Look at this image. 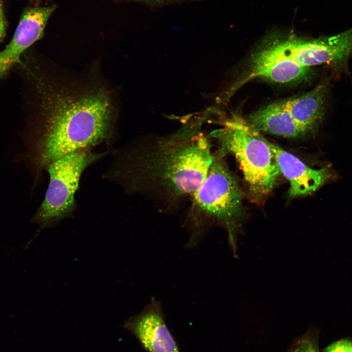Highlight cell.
<instances>
[{"label":"cell","mask_w":352,"mask_h":352,"mask_svg":"<svg viewBox=\"0 0 352 352\" xmlns=\"http://www.w3.org/2000/svg\"><path fill=\"white\" fill-rule=\"evenodd\" d=\"M124 327L149 352H180L166 324L160 303L154 298L140 313L129 318Z\"/></svg>","instance_id":"ba28073f"},{"label":"cell","mask_w":352,"mask_h":352,"mask_svg":"<svg viewBox=\"0 0 352 352\" xmlns=\"http://www.w3.org/2000/svg\"><path fill=\"white\" fill-rule=\"evenodd\" d=\"M7 21L4 15L3 3L0 0V44L4 40L6 34Z\"/></svg>","instance_id":"5bb4252c"},{"label":"cell","mask_w":352,"mask_h":352,"mask_svg":"<svg viewBox=\"0 0 352 352\" xmlns=\"http://www.w3.org/2000/svg\"><path fill=\"white\" fill-rule=\"evenodd\" d=\"M110 152L112 160L103 178L126 193L152 199L165 211L191 198L213 157L207 137L189 129L132 142Z\"/></svg>","instance_id":"7a4b0ae2"},{"label":"cell","mask_w":352,"mask_h":352,"mask_svg":"<svg viewBox=\"0 0 352 352\" xmlns=\"http://www.w3.org/2000/svg\"><path fill=\"white\" fill-rule=\"evenodd\" d=\"M268 144L274 154L281 175L289 182L288 195L290 197L310 194L328 178V172L325 169L311 168L278 145L269 141Z\"/></svg>","instance_id":"9c48e42d"},{"label":"cell","mask_w":352,"mask_h":352,"mask_svg":"<svg viewBox=\"0 0 352 352\" xmlns=\"http://www.w3.org/2000/svg\"><path fill=\"white\" fill-rule=\"evenodd\" d=\"M309 73L310 68L303 67L294 61L273 34L266 37L251 54L246 69L234 84L231 91L234 92L256 78L290 84L306 80Z\"/></svg>","instance_id":"8992f818"},{"label":"cell","mask_w":352,"mask_h":352,"mask_svg":"<svg viewBox=\"0 0 352 352\" xmlns=\"http://www.w3.org/2000/svg\"><path fill=\"white\" fill-rule=\"evenodd\" d=\"M24 66L36 98L17 157L35 186L52 162L81 150L111 147L115 121L113 98L101 83L52 80L27 63Z\"/></svg>","instance_id":"6da1fadb"},{"label":"cell","mask_w":352,"mask_h":352,"mask_svg":"<svg viewBox=\"0 0 352 352\" xmlns=\"http://www.w3.org/2000/svg\"><path fill=\"white\" fill-rule=\"evenodd\" d=\"M325 352H352V342L348 340H341L329 346Z\"/></svg>","instance_id":"4fadbf2b"},{"label":"cell","mask_w":352,"mask_h":352,"mask_svg":"<svg viewBox=\"0 0 352 352\" xmlns=\"http://www.w3.org/2000/svg\"><path fill=\"white\" fill-rule=\"evenodd\" d=\"M255 130L286 137H297L308 132L286 110L280 102L271 103L249 114L245 119Z\"/></svg>","instance_id":"30bf717a"},{"label":"cell","mask_w":352,"mask_h":352,"mask_svg":"<svg viewBox=\"0 0 352 352\" xmlns=\"http://www.w3.org/2000/svg\"><path fill=\"white\" fill-rule=\"evenodd\" d=\"M222 125L210 133L219 143L218 151L224 156L229 154L235 157L251 197L254 201L261 200L276 186L281 175L268 140L237 114Z\"/></svg>","instance_id":"277c9868"},{"label":"cell","mask_w":352,"mask_h":352,"mask_svg":"<svg viewBox=\"0 0 352 352\" xmlns=\"http://www.w3.org/2000/svg\"><path fill=\"white\" fill-rule=\"evenodd\" d=\"M54 7L30 8L24 11L9 44L0 51V81L16 65L23 53L40 39Z\"/></svg>","instance_id":"52a82bcc"},{"label":"cell","mask_w":352,"mask_h":352,"mask_svg":"<svg viewBox=\"0 0 352 352\" xmlns=\"http://www.w3.org/2000/svg\"><path fill=\"white\" fill-rule=\"evenodd\" d=\"M109 152L81 150L48 164L45 169L49 177L48 186L32 222L42 228H52L63 220L72 217L76 209L75 194L82 174Z\"/></svg>","instance_id":"5b68a950"},{"label":"cell","mask_w":352,"mask_h":352,"mask_svg":"<svg viewBox=\"0 0 352 352\" xmlns=\"http://www.w3.org/2000/svg\"><path fill=\"white\" fill-rule=\"evenodd\" d=\"M152 8H157L171 5L200 1L202 0H130Z\"/></svg>","instance_id":"7c38bea8"},{"label":"cell","mask_w":352,"mask_h":352,"mask_svg":"<svg viewBox=\"0 0 352 352\" xmlns=\"http://www.w3.org/2000/svg\"><path fill=\"white\" fill-rule=\"evenodd\" d=\"M325 91L326 86L320 84L305 94L280 103L294 120L308 132L323 117Z\"/></svg>","instance_id":"8fae6325"},{"label":"cell","mask_w":352,"mask_h":352,"mask_svg":"<svg viewBox=\"0 0 352 352\" xmlns=\"http://www.w3.org/2000/svg\"><path fill=\"white\" fill-rule=\"evenodd\" d=\"M224 156L213 153L212 161L201 184L192 195L187 218L190 237L187 246L198 244L214 224L224 226L234 253L237 250V229L243 213V195L225 164Z\"/></svg>","instance_id":"3957f363"},{"label":"cell","mask_w":352,"mask_h":352,"mask_svg":"<svg viewBox=\"0 0 352 352\" xmlns=\"http://www.w3.org/2000/svg\"><path fill=\"white\" fill-rule=\"evenodd\" d=\"M292 352H317L313 345L309 341L301 342Z\"/></svg>","instance_id":"9a60e30c"}]
</instances>
